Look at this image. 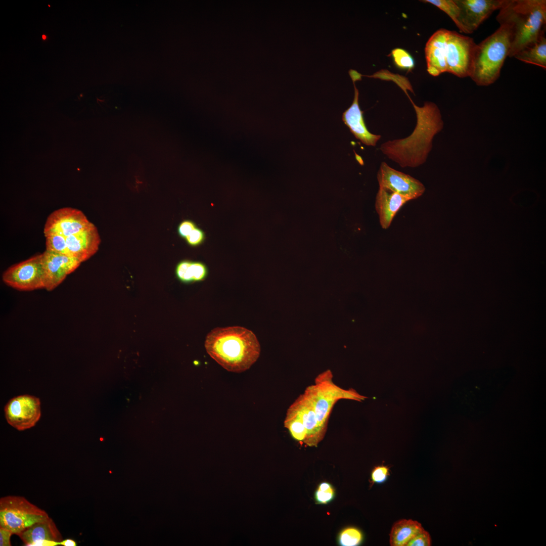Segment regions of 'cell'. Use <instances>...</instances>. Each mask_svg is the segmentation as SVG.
<instances>
[{"label": "cell", "mask_w": 546, "mask_h": 546, "mask_svg": "<svg viewBox=\"0 0 546 546\" xmlns=\"http://www.w3.org/2000/svg\"><path fill=\"white\" fill-rule=\"evenodd\" d=\"M415 110L417 124L412 133L402 139L389 140L383 143L380 150L401 167H416L426 161L432 146L434 135L442 130L443 122L437 106L426 102L417 106L407 95Z\"/></svg>", "instance_id": "1"}, {"label": "cell", "mask_w": 546, "mask_h": 546, "mask_svg": "<svg viewBox=\"0 0 546 546\" xmlns=\"http://www.w3.org/2000/svg\"><path fill=\"white\" fill-rule=\"evenodd\" d=\"M207 353L224 369L241 373L258 358L260 346L255 335L240 326L215 328L207 335Z\"/></svg>", "instance_id": "2"}, {"label": "cell", "mask_w": 546, "mask_h": 546, "mask_svg": "<svg viewBox=\"0 0 546 546\" xmlns=\"http://www.w3.org/2000/svg\"><path fill=\"white\" fill-rule=\"evenodd\" d=\"M499 24L510 25L513 37L509 57L545 31V0H506L496 17Z\"/></svg>", "instance_id": "3"}, {"label": "cell", "mask_w": 546, "mask_h": 546, "mask_svg": "<svg viewBox=\"0 0 546 546\" xmlns=\"http://www.w3.org/2000/svg\"><path fill=\"white\" fill-rule=\"evenodd\" d=\"M512 37L511 26L504 23L477 44L470 75L477 85L488 86L498 78L505 61L509 55Z\"/></svg>", "instance_id": "4"}, {"label": "cell", "mask_w": 546, "mask_h": 546, "mask_svg": "<svg viewBox=\"0 0 546 546\" xmlns=\"http://www.w3.org/2000/svg\"><path fill=\"white\" fill-rule=\"evenodd\" d=\"M333 377L331 370H327L318 375L314 383L304 390L313 403L318 422L326 430L332 411L337 401L342 399L361 401L368 398L352 388L346 390L338 386L333 382Z\"/></svg>", "instance_id": "5"}, {"label": "cell", "mask_w": 546, "mask_h": 546, "mask_svg": "<svg viewBox=\"0 0 546 546\" xmlns=\"http://www.w3.org/2000/svg\"><path fill=\"white\" fill-rule=\"evenodd\" d=\"M49 516L23 496L8 495L0 499V526L17 535Z\"/></svg>", "instance_id": "6"}, {"label": "cell", "mask_w": 546, "mask_h": 546, "mask_svg": "<svg viewBox=\"0 0 546 546\" xmlns=\"http://www.w3.org/2000/svg\"><path fill=\"white\" fill-rule=\"evenodd\" d=\"M476 46L473 38L448 30L445 49L447 72L460 78L470 77Z\"/></svg>", "instance_id": "7"}, {"label": "cell", "mask_w": 546, "mask_h": 546, "mask_svg": "<svg viewBox=\"0 0 546 546\" xmlns=\"http://www.w3.org/2000/svg\"><path fill=\"white\" fill-rule=\"evenodd\" d=\"M41 258L38 254L10 266L3 273V282L20 291L44 289Z\"/></svg>", "instance_id": "8"}, {"label": "cell", "mask_w": 546, "mask_h": 546, "mask_svg": "<svg viewBox=\"0 0 546 546\" xmlns=\"http://www.w3.org/2000/svg\"><path fill=\"white\" fill-rule=\"evenodd\" d=\"M4 411L8 424L19 431H24L34 426L39 420L40 400L32 395H19L8 401Z\"/></svg>", "instance_id": "9"}, {"label": "cell", "mask_w": 546, "mask_h": 546, "mask_svg": "<svg viewBox=\"0 0 546 546\" xmlns=\"http://www.w3.org/2000/svg\"><path fill=\"white\" fill-rule=\"evenodd\" d=\"M379 187L396 193L409 200L417 199L425 191L424 185L419 180L396 170L382 162L377 173Z\"/></svg>", "instance_id": "10"}, {"label": "cell", "mask_w": 546, "mask_h": 546, "mask_svg": "<svg viewBox=\"0 0 546 546\" xmlns=\"http://www.w3.org/2000/svg\"><path fill=\"white\" fill-rule=\"evenodd\" d=\"M91 223L81 210L71 207L61 208L48 216L43 234L44 236L54 234L67 238L83 231Z\"/></svg>", "instance_id": "11"}, {"label": "cell", "mask_w": 546, "mask_h": 546, "mask_svg": "<svg viewBox=\"0 0 546 546\" xmlns=\"http://www.w3.org/2000/svg\"><path fill=\"white\" fill-rule=\"evenodd\" d=\"M41 255L44 289L48 291L56 288L81 263L78 259L66 254L45 250Z\"/></svg>", "instance_id": "12"}, {"label": "cell", "mask_w": 546, "mask_h": 546, "mask_svg": "<svg viewBox=\"0 0 546 546\" xmlns=\"http://www.w3.org/2000/svg\"><path fill=\"white\" fill-rule=\"evenodd\" d=\"M461 9V21L466 34L472 33L506 0H456Z\"/></svg>", "instance_id": "13"}, {"label": "cell", "mask_w": 546, "mask_h": 546, "mask_svg": "<svg viewBox=\"0 0 546 546\" xmlns=\"http://www.w3.org/2000/svg\"><path fill=\"white\" fill-rule=\"evenodd\" d=\"M292 404L298 410L306 429V436L303 443L310 447L317 446L324 439L327 430L318 422L310 398L304 391Z\"/></svg>", "instance_id": "14"}, {"label": "cell", "mask_w": 546, "mask_h": 546, "mask_svg": "<svg viewBox=\"0 0 546 546\" xmlns=\"http://www.w3.org/2000/svg\"><path fill=\"white\" fill-rule=\"evenodd\" d=\"M66 241L69 255L81 263L98 251L101 243L98 231L92 222L83 231L67 237Z\"/></svg>", "instance_id": "15"}, {"label": "cell", "mask_w": 546, "mask_h": 546, "mask_svg": "<svg viewBox=\"0 0 546 546\" xmlns=\"http://www.w3.org/2000/svg\"><path fill=\"white\" fill-rule=\"evenodd\" d=\"M352 81L354 88L353 100L351 106L343 113L342 120L356 139L367 146H375L381 135L373 134L368 130L363 111L358 104V90L355 84V81Z\"/></svg>", "instance_id": "16"}, {"label": "cell", "mask_w": 546, "mask_h": 546, "mask_svg": "<svg viewBox=\"0 0 546 546\" xmlns=\"http://www.w3.org/2000/svg\"><path fill=\"white\" fill-rule=\"evenodd\" d=\"M448 30H437L427 41L425 49L427 71L437 76L447 72L445 49Z\"/></svg>", "instance_id": "17"}, {"label": "cell", "mask_w": 546, "mask_h": 546, "mask_svg": "<svg viewBox=\"0 0 546 546\" xmlns=\"http://www.w3.org/2000/svg\"><path fill=\"white\" fill-rule=\"evenodd\" d=\"M408 201L407 198L396 193L379 187L375 207L383 229H387L390 226L397 212Z\"/></svg>", "instance_id": "18"}, {"label": "cell", "mask_w": 546, "mask_h": 546, "mask_svg": "<svg viewBox=\"0 0 546 546\" xmlns=\"http://www.w3.org/2000/svg\"><path fill=\"white\" fill-rule=\"evenodd\" d=\"M25 545L41 540L60 542L63 540L60 531L50 517L37 522L17 534Z\"/></svg>", "instance_id": "19"}, {"label": "cell", "mask_w": 546, "mask_h": 546, "mask_svg": "<svg viewBox=\"0 0 546 546\" xmlns=\"http://www.w3.org/2000/svg\"><path fill=\"white\" fill-rule=\"evenodd\" d=\"M516 59L526 63L533 64L546 68V37L543 32L534 41L518 51L514 56Z\"/></svg>", "instance_id": "20"}, {"label": "cell", "mask_w": 546, "mask_h": 546, "mask_svg": "<svg viewBox=\"0 0 546 546\" xmlns=\"http://www.w3.org/2000/svg\"><path fill=\"white\" fill-rule=\"evenodd\" d=\"M424 529L417 521L401 520L393 526L390 533V543L392 546H405Z\"/></svg>", "instance_id": "21"}, {"label": "cell", "mask_w": 546, "mask_h": 546, "mask_svg": "<svg viewBox=\"0 0 546 546\" xmlns=\"http://www.w3.org/2000/svg\"><path fill=\"white\" fill-rule=\"evenodd\" d=\"M177 278L182 282L189 283L204 280L207 275L206 266L201 262L184 260L176 268Z\"/></svg>", "instance_id": "22"}, {"label": "cell", "mask_w": 546, "mask_h": 546, "mask_svg": "<svg viewBox=\"0 0 546 546\" xmlns=\"http://www.w3.org/2000/svg\"><path fill=\"white\" fill-rule=\"evenodd\" d=\"M284 426L293 438L304 443L306 436V429L298 410L292 404L287 410Z\"/></svg>", "instance_id": "23"}, {"label": "cell", "mask_w": 546, "mask_h": 546, "mask_svg": "<svg viewBox=\"0 0 546 546\" xmlns=\"http://www.w3.org/2000/svg\"><path fill=\"white\" fill-rule=\"evenodd\" d=\"M437 7L445 13L453 21L461 32L466 33L461 21V9L453 0H426L423 1Z\"/></svg>", "instance_id": "24"}, {"label": "cell", "mask_w": 546, "mask_h": 546, "mask_svg": "<svg viewBox=\"0 0 546 546\" xmlns=\"http://www.w3.org/2000/svg\"><path fill=\"white\" fill-rule=\"evenodd\" d=\"M363 535L357 528L349 527L343 529L339 533L338 542L342 546H356L362 541Z\"/></svg>", "instance_id": "25"}, {"label": "cell", "mask_w": 546, "mask_h": 546, "mask_svg": "<svg viewBox=\"0 0 546 546\" xmlns=\"http://www.w3.org/2000/svg\"><path fill=\"white\" fill-rule=\"evenodd\" d=\"M46 238V250L68 255L66 237L58 234H49Z\"/></svg>", "instance_id": "26"}, {"label": "cell", "mask_w": 546, "mask_h": 546, "mask_svg": "<svg viewBox=\"0 0 546 546\" xmlns=\"http://www.w3.org/2000/svg\"><path fill=\"white\" fill-rule=\"evenodd\" d=\"M391 55L395 65L399 68L411 71L415 66L414 59L408 52L400 49L392 50Z\"/></svg>", "instance_id": "27"}, {"label": "cell", "mask_w": 546, "mask_h": 546, "mask_svg": "<svg viewBox=\"0 0 546 546\" xmlns=\"http://www.w3.org/2000/svg\"><path fill=\"white\" fill-rule=\"evenodd\" d=\"M335 489L332 485L327 482L321 483L314 494V498L316 504H326L330 502L334 497Z\"/></svg>", "instance_id": "28"}, {"label": "cell", "mask_w": 546, "mask_h": 546, "mask_svg": "<svg viewBox=\"0 0 546 546\" xmlns=\"http://www.w3.org/2000/svg\"><path fill=\"white\" fill-rule=\"evenodd\" d=\"M389 475V468L383 465L375 467L371 476V483H381L385 481Z\"/></svg>", "instance_id": "29"}, {"label": "cell", "mask_w": 546, "mask_h": 546, "mask_svg": "<svg viewBox=\"0 0 546 546\" xmlns=\"http://www.w3.org/2000/svg\"><path fill=\"white\" fill-rule=\"evenodd\" d=\"M431 544L430 534L424 529L417 534L406 546H429Z\"/></svg>", "instance_id": "30"}, {"label": "cell", "mask_w": 546, "mask_h": 546, "mask_svg": "<svg viewBox=\"0 0 546 546\" xmlns=\"http://www.w3.org/2000/svg\"><path fill=\"white\" fill-rule=\"evenodd\" d=\"M204 238V234L203 231L195 228L186 239L189 245L197 246L202 243Z\"/></svg>", "instance_id": "31"}, {"label": "cell", "mask_w": 546, "mask_h": 546, "mask_svg": "<svg viewBox=\"0 0 546 546\" xmlns=\"http://www.w3.org/2000/svg\"><path fill=\"white\" fill-rule=\"evenodd\" d=\"M195 228V225L193 222L185 220L179 224L178 232L181 237L186 238Z\"/></svg>", "instance_id": "32"}, {"label": "cell", "mask_w": 546, "mask_h": 546, "mask_svg": "<svg viewBox=\"0 0 546 546\" xmlns=\"http://www.w3.org/2000/svg\"><path fill=\"white\" fill-rule=\"evenodd\" d=\"M13 534L10 530L0 526V545L11 546V537Z\"/></svg>", "instance_id": "33"}, {"label": "cell", "mask_w": 546, "mask_h": 546, "mask_svg": "<svg viewBox=\"0 0 546 546\" xmlns=\"http://www.w3.org/2000/svg\"><path fill=\"white\" fill-rule=\"evenodd\" d=\"M57 545H60L59 542L49 540H41L36 541L30 544V546L37 545V546H55Z\"/></svg>", "instance_id": "34"}, {"label": "cell", "mask_w": 546, "mask_h": 546, "mask_svg": "<svg viewBox=\"0 0 546 546\" xmlns=\"http://www.w3.org/2000/svg\"><path fill=\"white\" fill-rule=\"evenodd\" d=\"M60 545L64 546H76L77 544L76 542L74 540L72 539H66L62 540L60 542Z\"/></svg>", "instance_id": "35"}, {"label": "cell", "mask_w": 546, "mask_h": 546, "mask_svg": "<svg viewBox=\"0 0 546 546\" xmlns=\"http://www.w3.org/2000/svg\"><path fill=\"white\" fill-rule=\"evenodd\" d=\"M47 35H46L45 34H42V39L43 40H45V39H47Z\"/></svg>", "instance_id": "36"}]
</instances>
